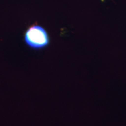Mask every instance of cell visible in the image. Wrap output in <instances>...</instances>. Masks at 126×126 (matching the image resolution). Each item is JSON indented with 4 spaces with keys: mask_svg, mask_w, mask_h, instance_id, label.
Instances as JSON below:
<instances>
[{
    "mask_svg": "<svg viewBox=\"0 0 126 126\" xmlns=\"http://www.w3.org/2000/svg\"><path fill=\"white\" fill-rule=\"evenodd\" d=\"M23 42L30 49L40 51L47 48L50 45L51 40L47 30L42 25L35 23L25 30Z\"/></svg>",
    "mask_w": 126,
    "mask_h": 126,
    "instance_id": "6da1fadb",
    "label": "cell"
}]
</instances>
